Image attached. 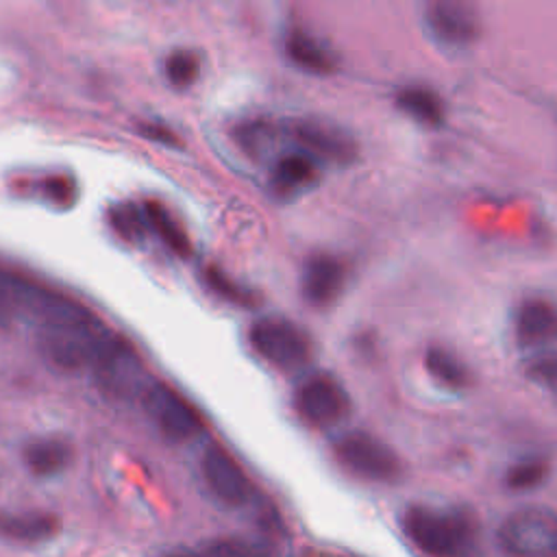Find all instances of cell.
<instances>
[{"label": "cell", "mask_w": 557, "mask_h": 557, "mask_svg": "<svg viewBox=\"0 0 557 557\" xmlns=\"http://www.w3.org/2000/svg\"><path fill=\"white\" fill-rule=\"evenodd\" d=\"M407 540L426 557H476V524L463 511L411 505L400 518Z\"/></svg>", "instance_id": "1"}, {"label": "cell", "mask_w": 557, "mask_h": 557, "mask_svg": "<svg viewBox=\"0 0 557 557\" xmlns=\"http://www.w3.org/2000/svg\"><path fill=\"white\" fill-rule=\"evenodd\" d=\"M113 333L98 320L70 322V324H44L39 326L37 344L41 355L61 370L91 368L102 346Z\"/></svg>", "instance_id": "2"}, {"label": "cell", "mask_w": 557, "mask_h": 557, "mask_svg": "<svg viewBox=\"0 0 557 557\" xmlns=\"http://www.w3.org/2000/svg\"><path fill=\"white\" fill-rule=\"evenodd\" d=\"M98 389L113 400H135L152 383L137 350L120 335H111L91 363Z\"/></svg>", "instance_id": "3"}, {"label": "cell", "mask_w": 557, "mask_h": 557, "mask_svg": "<svg viewBox=\"0 0 557 557\" xmlns=\"http://www.w3.org/2000/svg\"><path fill=\"white\" fill-rule=\"evenodd\" d=\"M420 20L429 39L453 52L476 44L483 30L474 0H420Z\"/></svg>", "instance_id": "4"}, {"label": "cell", "mask_w": 557, "mask_h": 557, "mask_svg": "<svg viewBox=\"0 0 557 557\" xmlns=\"http://www.w3.org/2000/svg\"><path fill=\"white\" fill-rule=\"evenodd\" d=\"M498 540L509 557H557V513L542 505H527L511 511Z\"/></svg>", "instance_id": "5"}, {"label": "cell", "mask_w": 557, "mask_h": 557, "mask_svg": "<svg viewBox=\"0 0 557 557\" xmlns=\"http://www.w3.org/2000/svg\"><path fill=\"white\" fill-rule=\"evenodd\" d=\"M333 450L337 461L359 479L394 483L403 474L400 457L385 442L370 433L350 431L335 442Z\"/></svg>", "instance_id": "6"}, {"label": "cell", "mask_w": 557, "mask_h": 557, "mask_svg": "<svg viewBox=\"0 0 557 557\" xmlns=\"http://www.w3.org/2000/svg\"><path fill=\"white\" fill-rule=\"evenodd\" d=\"M250 346L281 370H298L311 359L309 335L289 320L261 318L248 331Z\"/></svg>", "instance_id": "7"}, {"label": "cell", "mask_w": 557, "mask_h": 557, "mask_svg": "<svg viewBox=\"0 0 557 557\" xmlns=\"http://www.w3.org/2000/svg\"><path fill=\"white\" fill-rule=\"evenodd\" d=\"M141 405L170 442H187L202 431V418L196 407L165 383L152 381L141 396Z\"/></svg>", "instance_id": "8"}, {"label": "cell", "mask_w": 557, "mask_h": 557, "mask_svg": "<svg viewBox=\"0 0 557 557\" xmlns=\"http://www.w3.org/2000/svg\"><path fill=\"white\" fill-rule=\"evenodd\" d=\"M300 418L313 426H331L346 418L350 398L331 374H313L300 383L294 396Z\"/></svg>", "instance_id": "9"}, {"label": "cell", "mask_w": 557, "mask_h": 557, "mask_svg": "<svg viewBox=\"0 0 557 557\" xmlns=\"http://www.w3.org/2000/svg\"><path fill=\"white\" fill-rule=\"evenodd\" d=\"M292 133L307 152L320 159H326L339 165H348L357 159V152H359L357 141L350 137V133H346L335 124H329L322 120H300L294 124Z\"/></svg>", "instance_id": "10"}, {"label": "cell", "mask_w": 557, "mask_h": 557, "mask_svg": "<svg viewBox=\"0 0 557 557\" xmlns=\"http://www.w3.org/2000/svg\"><path fill=\"white\" fill-rule=\"evenodd\" d=\"M202 476L209 490L226 505H242L250 496V481L242 466L218 444H209L202 453Z\"/></svg>", "instance_id": "11"}, {"label": "cell", "mask_w": 557, "mask_h": 557, "mask_svg": "<svg viewBox=\"0 0 557 557\" xmlns=\"http://www.w3.org/2000/svg\"><path fill=\"white\" fill-rule=\"evenodd\" d=\"M513 335L524 348L544 346L557 339V305L542 298L529 296L518 302L513 311Z\"/></svg>", "instance_id": "12"}, {"label": "cell", "mask_w": 557, "mask_h": 557, "mask_svg": "<svg viewBox=\"0 0 557 557\" xmlns=\"http://www.w3.org/2000/svg\"><path fill=\"white\" fill-rule=\"evenodd\" d=\"M346 287V265L326 252L311 255L302 270V296L313 307L333 305Z\"/></svg>", "instance_id": "13"}, {"label": "cell", "mask_w": 557, "mask_h": 557, "mask_svg": "<svg viewBox=\"0 0 557 557\" xmlns=\"http://www.w3.org/2000/svg\"><path fill=\"white\" fill-rule=\"evenodd\" d=\"M396 109L420 126L437 128L446 120V107L440 94L422 83H409L394 94Z\"/></svg>", "instance_id": "14"}, {"label": "cell", "mask_w": 557, "mask_h": 557, "mask_svg": "<svg viewBox=\"0 0 557 557\" xmlns=\"http://www.w3.org/2000/svg\"><path fill=\"white\" fill-rule=\"evenodd\" d=\"M59 531V518L44 511H24V513H0V535L13 542L35 544L46 542Z\"/></svg>", "instance_id": "15"}, {"label": "cell", "mask_w": 557, "mask_h": 557, "mask_svg": "<svg viewBox=\"0 0 557 557\" xmlns=\"http://www.w3.org/2000/svg\"><path fill=\"white\" fill-rule=\"evenodd\" d=\"M285 52L294 65L309 74H331L337 67L335 54L315 37L294 30L285 41Z\"/></svg>", "instance_id": "16"}, {"label": "cell", "mask_w": 557, "mask_h": 557, "mask_svg": "<svg viewBox=\"0 0 557 557\" xmlns=\"http://www.w3.org/2000/svg\"><path fill=\"white\" fill-rule=\"evenodd\" d=\"M72 448L59 437H37L24 446V463L35 476H52L67 468Z\"/></svg>", "instance_id": "17"}, {"label": "cell", "mask_w": 557, "mask_h": 557, "mask_svg": "<svg viewBox=\"0 0 557 557\" xmlns=\"http://www.w3.org/2000/svg\"><path fill=\"white\" fill-rule=\"evenodd\" d=\"M424 368L426 372L448 389H463L470 385V370L468 366L448 348L431 346L424 352Z\"/></svg>", "instance_id": "18"}, {"label": "cell", "mask_w": 557, "mask_h": 557, "mask_svg": "<svg viewBox=\"0 0 557 557\" xmlns=\"http://www.w3.org/2000/svg\"><path fill=\"white\" fill-rule=\"evenodd\" d=\"M315 181V163L309 154L292 152L276 161L272 170V185L281 194H294Z\"/></svg>", "instance_id": "19"}, {"label": "cell", "mask_w": 557, "mask_h": 557, "mask_svg": "<svg viewBox=\"0 0 557 557\" xmlns=\"http://www.w3.org/2000/svg\"><path fill=\"white\" fill-rule=\"evenodd\" d=\"M144 215L148 224L154 228V233L161 237V242L178 257H189L191 242L185 233V228L176 222V218L157 200H148L144 207Z\"/></svg>", "instance_id": "20"}, {"label": "cell", "mask_w": 557, "mask_h": 557, "mask_svg": "<svg viewBox=\"0 0 557 557\" xmlns=\"http://www.w3.org/2000/svg\"><path fill=\"white\" fill-rule=\"evenodd\" d=\"M198 70H200V61L194 52L189 50H174L168 59H165V76L168 83L183 89L196 83L198 78Z\"/></svg>", "instance_id": "21"}, {"label": "cell", "mask_w": 557, "mask_h": 557, "mask_svg": "<svg viewBox=\"0 0 557 557\" xmlns=\"http://www.w3.org/2000/svg\"><path fill=\"white\" fill-rule=\"evenodd\" d=\"M546 474H548V466L544 461L524 459L507 470L505 483L509 490H533L544 481Z\"/></svg>", "instance_id": "22"}, {"label": "cell", "mask_w": 557, "mask_h": 557, "mask_svg": "<svg viewBox=\"0 0 557 557\" xmlns=\"http://www.w3.org/2000/svg\"><path fill=\"white\" fill-rule=\"evenodd\" d=\"M207 285H209L220 298H224V300H228V302H235V305H242V307H252V305L257 302V298H255L252 292H248L246 287L237 285L235 281H231L226 274H222V272L215 270V268H211V270L207 272Z\"/></svg>", "instance_id": "23"}, {"label": "cell", "mask_w": 557, "mask_h": 557, "mask_svg": "<svg viewBox=\"0 0 557 557\" xmlns=\"http://www.w3.org/2000/svg\"><path fill=\"white\" fill-rule=\"evenodd\" d=\"M527 374L531 381H535L537 385H542L544 389L557 396V355H548L531 361L527 368Z\"/></svg>", "instance_id": "24"}, {"label": "cell", "mask_w": 557, "mask_h": 557, "mask_svg": "<svg viewBox=\"0 0 557 557\" xmlns=\"http://www.w3.org/2000/svg\"><path fill=\"white\" fill-rule=\"evenodd\" d=\"M237 139L248 152L259 154L261 150H265L263 146L272 139V128L268 124H261V122H248L246 126H242L237 131Z\"/></svg>", "instance_id": "25"}, {"label": "cell", "mask_w": 557, "mask_h": 557, "mask_svg": "<svg viewBox=\"0 0 557 557\" xmlns=\"http://www.w3.org/2000/svg\"><path fill=\"white\" fill-rule=\"evenodd\" d=\"M111 224L122 237L131 242L141 235V215L133 207H115L111 211Z\"/></svg>", "instance_id": "26"}, {"label": "cell", "mask_w": 557, "mask_h": 557, "mask_svg": "<svg viewBox=\"0 0 557 557\" xmlns=\"http://www.w3.org/2000/svg\"><path fill=\"white\" fill-rule=\"evenodd\" d=\"M44 194L50 202L59 207H67L76 198V185L65 176H48L44 181Z\"/></svg>", "instance_id": "27"}, {"label": "cell", "mask_w": 557, "mask_h": 557, "mask_svg": "<svg viewBox=\"0 0 557 557\" xmlns=\"http://www.w3.org/2000/svg\"><path fill=\"white\" fill-rule=\"evenodd\" d=\"M209 557H268L259 546L244 540H220L209 548Z\"/></svg>", "instance_id": "28"}, {"label": "cell", "mask_w": 557, "mask_h": 557, "mask_svg": "<svg viewBox=\"0 0 557 557\" xmlns=\"http://www.w3.org/2000/svg\"><path fill=\"white\" fill-rule=\"evenodd\" d=\"M17 311L15 300V274L0 270V324L9 322V318Z\"/></svg>", "instance_id": "29"}, {"label": "cell", "mask_w": 557, "mask_h": 557, "mask_svg": "<svg viewBox=\"0 0 557 557\" xmlns=\"http://www.w3.org/2000/svg\"><path fill=\"white\" fill-rule=\"evenodd\" d=\"M139 133L152 141H161V144H176L178 139L170 133V128L165 126H154V124H141Z\"/></svg>", "instance_id": "30"}, {"label": "cell", "mask_w": 557, "mask_h": 557, "mask_svg": "<svg viewBox=\"0 0 557 557\" xmlns=\"http://www.w3.org/2000/svg\"><path fill=\"white\" fill-rule=\"evenodd\" d=\"M172 557H189V555H172Z\"/></svg>", "instance_id": "31"}]
</instances>
